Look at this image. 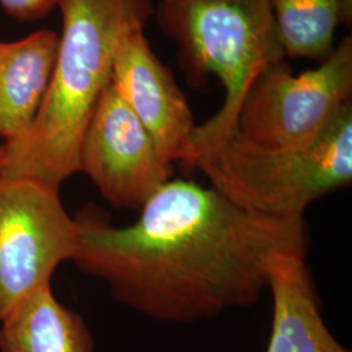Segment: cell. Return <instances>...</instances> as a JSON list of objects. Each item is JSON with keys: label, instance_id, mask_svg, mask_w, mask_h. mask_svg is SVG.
I'll return each instance as SVG.
<instances>
[{"label": "cell", "instance_id": "14", "mask_svg": "<svg viewBox=\"0 0 352 352\" xmlns=\"http://www.w3.org/2000/svg\"><path fill=\"white\" fill-rule=\"evenodd\" d=\"M1 164H3V146L0 145V168H1Z\"/></svg>", "mask_w": 352, "mask_h": 352}, {"label": "cell", "instance_id": "12", "mask_svg": "<svg viewBox=\"0 0 352 352\" xmlns=\"http://www.w3.org/2000/svg\"><path fill=\"white\" fill-rule=\"evenodd\" d=\"M286 56L322 62L336 47V33L350 25L352 0H270Z\"/></svg>", "mask_w": 352, "mask_h": 352}, {"label": "cell", "instance_id": "10", "mask_svg": "<svg viewBox=\"0 0 352 352\" xmlns=\"http://www.w3.org/2000/svg\"><path fill=\"white\" fill-rule=\"evenodd\" d=\"M59 34L41 29L26 37L0 41V138L23 135L49 88Z\"/></svg>", "mask_w": 352, "mask_h": 352}, {"label": "cell", "instance_id": "5", "mask_svg": "<svg viewBox=\"0 0 352 352\" xmlns=\"http://www.w3.org/2000/svg\"><path fill=\"white\" fill-rule=\"evenodd\" d=\"M352 38H343L314 68L295 75L285 60L264 68L247 89L234 136L258 148L287 149L312 142L351 100Z\"/></svg>", "mask_w": 352, "mask_h": 352}, {"label": "cell", "instance_id": "1", "mask_svg": "<svg viewBox=\"0 0 352 352\" xmlns=\"http://www.w3.org/2000/svg\"><path fill=\"white\" fill-rule=\"evenodd\" d=\"M139 212L116 227L97 206L82 208L72 261L155 321L189 324L250 307L269 287L274 253L308 250L304 218L251 213L189 180L170 179Z\"/></svg>", "mask_w": 352, "mask_h": 352}, {"label": "cell", "instance_id": "6", "mask_svg": "<svg viewBox=\"0 0 352 352\" xmlns=\"http://www.w3.org/2000/svg\"><path fill=\"white\" fill-rule=\"evenodd\" d=\"M77 225L59 189L0 177V321L32 292L50 286L56 267L74 260Z\"/></svg>", "mask_w": 352, "mask_h": 352}, {"label": "cell", "instance_id": "13", "mask_svg": "<svg viewBox=\"0 0 352 352\" xmlns=\"http://www.w3.org/2000/svg\"><path fill=\"white\" fill-rule=\"evenodd\" d=\"M62 0H0L4 12L21 23H33L43 19L59 7Z\"/></svg>", "mask_w": 352, "mask_h": 352}, {"label": "cell", "instance_id": "11", "mask_svg": "<svg viewBox=\"0 0 352 352\" xmlns=\"http://www.w3.org/2000/svg\"><path fill=\"white\" fill-rule=\"evenodd\" d=\"M0 352H94V340L82 317L46 286L0 321Z\"/></svg>", "mask_w": 352, "mask_h": 352}, {"label": "cell", "instance_id": "7", "mask_svg": "<svg viewBox=\"0 0 352 352\" xmlns=\"http://www.w3.org/2000/svg\"><path fill=\"white\" fill-rule=\"evenodd\" d=\"M85 173L115 208L140 210L173 176L138 116L110 84L93 113L80 151Z\"/></svg>", "mask_w": 352, "mask_h": 352}, {"label": "cell", "instance_id": "8", "mask_svg": "<svg viewBox=\"0 0 352 352\" xmlns=\"http://www.w3.org/2000/svg\"><path fill=\"white\" fill-rule=\"evenodd\" d=\"M142 30L120 39L111 85L145 126L164 162L184 166L196 129L193 115L174 75L151 50Z\"/></svg>", "mask_w": 352, "mask_h": 352}, {"label": "cell", "instance_id": "9", "mask_svg": "<svg viewBox=\"0 0 352 352\" xmlns=\"http://www.w3.org/2000/svg\"><path fill=\"white\" fill-rule=\"evenodd\" d=\"M307 252L279 251L269 264L273 322L266 352H351L327 327Z\"/></svg>", "mask_w": 352, "mask_h": 352}, {"label": "cell", "instance_id": "2", "mask_svg": "<svg viewBox=\"0 0 352 352\" xmlns=\"http://www.w3.org/2000/svg\"><path fill=\"white\" fill-rule=\"evenodd\" d=\"M49 88L25 132L4 142L0 177L28 179L59 189L80 171L90 119L111 84L113 56L126 33L144 29L153 0H62Z\"/></svg>", "mask_w": 352, "mask_h": 352}, {"label": "cell", "instance_id": "4", "mask_svg": "<svg viewBox=\"0 0 352 352\" xmlns=\"http://www.w3.org/2000/svg\"><path fill=\"white\" fill-rule=\"evenodd\" d=\"M192 168H199L212 188L251 213L304 218L309 204L351 184V100L307 145L267 149L231 135L197 158Z\"/></svg>", "mask_w": 352, "mask_h": 352}, {"label": "cell", "instance_id": "3", "mask_svg": "<svg viewBox=\"0 0 352 352\" xmlns=\"http://www.w3.org/2000/svg\"><path fill=\"white\" fill-rule=\"evenodd\" d=\"M153 17L177 47L179 65L193 87L210 75L225 89V101L196 126L186 167L223 144L235 128L241 100L270 64L285 60L270 0H158Z\"/></svg>", "mask_w": 352, "mask_h": 352}]
</instances>
